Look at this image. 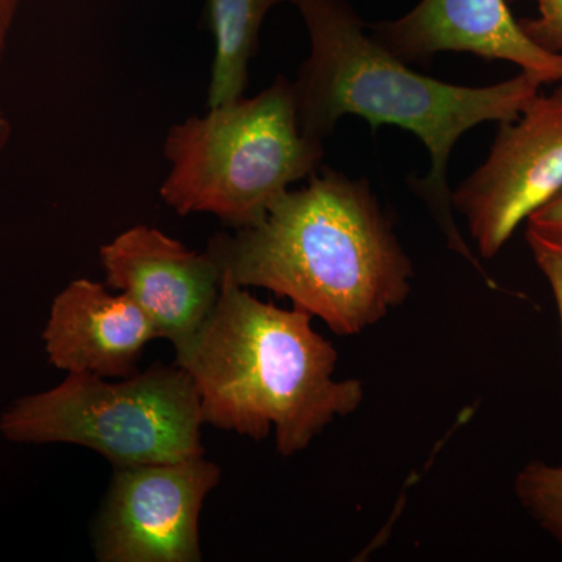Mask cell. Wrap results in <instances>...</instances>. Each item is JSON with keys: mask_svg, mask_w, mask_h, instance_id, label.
Returning <instances> with one entry per match:
<instances>
[{"mask_svg": "<svg viewBox=\"0 0 562 562\" xmlns=\"http://www.w3.org/2000/svg\"><path fill=\"white\" fill-rule=\"evenodd\" d=\"M310 36V54L292 80L305 135L325 140L344 116L414 133L431 157L430 172L412 188L430 210L443 238L495 288L454 221L449 161L458 139L483 122H508L539 94L542 80L520 70L491 87L431 79L384 49L347 0H294Z\"/></svg>", "mask_w": 562, "mask_h": 562, "instance_id": "obj_1", "label": "cell"}, {"mask_svg": "<svg viewBox=\"0 0 562 562\" xmlns=\"http://www.w3.org/2000/svg\"><path fill=\"white\" fill-rule=\"evenodd\" d=\"M206 251L243 288H262L336 335L368 330L413 290L414 266L368 179L321 168L265 220L221 232Z\"/></svg>", "mask_w": 562, "mask_h": 562, "instance_id": "obj_2", "label": "cell"}, {"mask_svg": "<svg viewBox=\"0 0 562 562\" xmlns=\"http://www.w3.org/2000/svg\"><path fill=\"white\" fill-rule=\"evenodd\" d=\"M305 310L280 308L222 273L220 297L191 349L176 364L190 373L203 422L301 453L336 419L364 402V383L335 379L338 350Z\"/></svg>", "mask_w": 562, "mask_h": 562, "instance_id": "obj_3", "label": "cell"}, {"mask_svg": "<svg viewBox=\"0 0 562 562\" xmlns=\"http://www.w3.org/2000/svg\"><path fill=\"white\" fill-rule=\"evenodd\" d=\"M165 157L160 195L169 209L211 214L239 231L265 220L292 183L319 171L325 149L303 133L292 80L279 76L254 98L172 125Z\"/></svg>", "mask_w": 562, "mask_h": 562, "instance_id": "obj_4", "label": "cell"}, {"mask_svg": "<svg viewBox=\"0 0 562 562\" xmlns=\"http://www.w3.org/2000/svg\"><path fill=\"white\" fill-rule=\"evenodd\" d=\"M203 424L190 373L155 364L121 382L69 372L57 386L11 403L0 432L13 443L87 447L117 469L203 457Z\"/></svg>", "mask_w": 562, "mask_h": 562, "instance_id": "obj_5", "label": "cell"}, {"mask_svg": "<svg viewBox=\"0 0 562 562\" xmlns=\"http://www.w3.org/2000/svg\"><path fill=\"white\" fill-rule=\"evenodd\" d=\"M562 190V85L502 122L486 161L452 191L480 257L501 254L520 222Z\"/></svg>", "mask_w": 562, "mask_h": 562, "instance_id": "obj_6", "label": "cell"}, {"mask_svg": "<svg viewBox=\"0 0 562 562\" xmlns=\"http://www.w3.org/2000/svg\"><path fill=\"white\" fill-rule=\"evenodd\" d=\"M221 469L203 457L114 469L94 525L101 562H201V513Z\"/></svg>", "mask_w": 562, "mask_h": 562, "instance_id": "obj_7", "label": "cell"}, {"mask_svg": "<svg viewBox=\"0 0 562 562\" xmlns=\"http://www.w3.org/2000/svg\"><path fill=\"white\" fill-rule=\"evenodd\" d=\"M99 260L106 286L131 297L172 344L177 360L183 357L220 297L222 273L209 251L135 225L103 244Z\"/></svg>", "mask_w": 562, "mask_h": 562, "instance_id": "obj_8", "label": "cell"}, {"mask_svg": "<svg viewBox=\"0 0 562 562\" xmlns=\"http://www.w3.org/2000/svg\"><path fill=\"white\" fill-rule=\"evenodd\" d=\"M373 38L408 65H425L442 52L505 60L543 85L562 81V54L528 38L508 0H420L397 20L369 25Z\"/></svg>", "mask_w": 562, "mask_h": 562, "instance_id": "obj_9", "label": "cell"}, {"mask_svg": "<svg viewBox=\"0 0 562 562\" xmlns=\"http://www.w3.org/2000/svg\"><path fill=\"white\" fill-rule=\"evenodd\" d=\"M157 338L154 322L131 297L90 279L70 281L54 299L43 330L54 368L105 379L136 373L143 350Z\"/></svg>", "mask_w": 562, "mask_h": 562, "instance_id": "obj_10", "label": "cell"}, {"mask_svg": "<svg viewBox=\"0 0 562 562\" xmlns=\"http://www.w3.org/2000/svg\"><path fill=\"white\" fill-rule=\"evenodd\" d=\"M294 0H209L214 55L211 63L209 106L243 98L249 68L260 43L262 22L280 3Z\"/></svg>", "mask_w": 562, "mask_h": 562, "instance_id": "obj_11", "label": "cell"}, {"mask_svg": "<svg viewBox=\"0 0 562 562\" xmlns=\"http://www.w3.org/2000/svg\"><path fill=\"white\" fill-rule=\"evenodd\" d=\"M514 494L528 516L562 546V465L528 462L514 479Z\"/></svg>", "mask_w": 562, "mask_h": 562, "instance_id": "obj_12", "label": "cell"}, {"mask_svg": "<svg viewBox=\"0 0 562 562\" xmlns=\"http://www.w3.org/2000/svg\"><path fill=\"white\" fill-rule=\"evenodd\" d=\"M517 2V0H508ZM538 13L519 20L520 27L528 38L542 49L562 54V0H532Z\"/></svg>", "mask_w": 562, "mask_h": 562, "instance_id": "obj_13", "label": "cell"}, {"mask_svg": "<svg viewBox=\"0 0 562 562\" xmlns=\"http://www.w3.org/2000/svg\"><path fill=\"white\" fill-rule=\"evenodd\" d=\"M525 238H527L536 265L552 288L558 313H560L562 335V244L549 241L530 228H527Z\"/></svg>", "mask_w": 562, "mask_h": 562, "instance_id": "obj_14", "label": "cell"}, {"mask_svg": "<svg viewBox=\"0 0 562 562\" xmlns=\"http://www.w3.org/2000/svg\"><path fill=\"white\" fill-rule=\"evenodd\" d=\"M528 228L549 241L562 244V190L528 217Z\"/></svg>", "mask_w": 562, "mask_h": 562, "instance_id": "obj_15", "label": "cell"}, {"mask_svg": "<svg viewBox=\"0 0 562 562\" xmlns=\"http://www.w3.org/2000/svg\"><path fill=\"white\" fill-rule=\"evenodd\" d=\"M22 3L24 0H0V65L5 57L7 44Z\"/></svg>", "mask_w": 562, "mask_h": 562, "instance_id": "obj_16", "label": "cell"}, {"mask_svg": "<svg viewBox=\"0 0 562 562\" xmlns=\"http://www.w3.org/2000/svg\"><path fill=\"white\" fill-rule=\"evenodd\" d=\"M11 133V122L9 114L3 110L2 103H0V165H2L3 155H5L7 147H9Z\"/></svg>", "mask_w": 562, "mask_h": 562, "instance_id": "obj_17", "label": "cell"}]
</instances>
